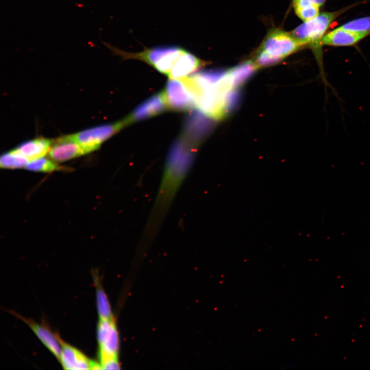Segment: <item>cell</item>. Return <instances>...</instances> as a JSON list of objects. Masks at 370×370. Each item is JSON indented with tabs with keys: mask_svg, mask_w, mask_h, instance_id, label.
Returning <instances> with one entry per match:
<instances>
[{
	"mask_svg": "<svg viewBox=\"0 0 370 370\" xmlns=\"http://www.w3.org/2000/svg\"><path fill=\"white\" fill-rule=\"evenodd\" d=\"M369 33L353 31L340 27L325 34L320 43L335 46H351L356 44Z\"/></svg>",
	"mask_w": 370,
	"mask_h": 370,
	"instance_id": "7c38bea8",
	"label": "cell"
},
{
	"mask_svg": "<svg viewBox=\"0 0 370 370\" xmlns=\"http://www.w3.org/2000/svg\"><path fill=\"white\" fill-rule=\"evenodd\" d=\"M103 44L115 55L123 60L142 61L170 79L183 78L206 65L207 62L178 46L144 47L138 52L122 50L105 42Z\"/></svg>",
	"mask_w": 370,
	"mask_h": 370,
	"instance_id": "7a4b0ae2",
	"label": "cell"
},
{
	"mask_svg": "<svg viewBox=\"0 0 370 370\" xmlns=\"http://www.w3.org/2000/svg\"><path fill=\"white\" fill-rule=\"evenodd\" d=\"M304 46L290 33L274 29L265 38L251 60L258 69L278 63Z\"/></svg>",
	"mask_w": 370,
	"mask_h": 370,
	"instance_id": "3957f363",
	"label": "cell"
},
{
	"mask_svg": "<svg viewBox=\"0 0 370 370\" xmlns=\"http://www.w3.org/2000/svg\"><path fill=\"white\" fill-rule=\"evenodd\" d=\"M25 168L31 171L44 173H50L66 169L51 159L44 157L30 161Z\"/></svg>",
	"mask_w": 370,
	"mask_h": 370,
	"instance_id": "2e32d148",
	"label": "cell"
},
{
	"mask_svg": "<svg viewBox=\"0 0 370 370\" xmlns=\"http://www.w3.org/2000/svg\"><path fill=\"white\" fill-rule=\"evenodd\" d=\"M96 284V304L100 319L113 318L111 307L107 297L102 288L99 280L94 279Z\"/></svg>",
	"mask_w": 370,
	"mask_h": 370,
	"instance_id": "9a60e30c",
	"label": "cell"
},
{
	"mask_svg": "<svg viewBox=\"0 0 370 370\" xmlns=\"http://www.w3.org/2000/svg\"><path fill=\"white\" fill-rule=\"evenodd\" d=\"M196 101V107L208 118L218 120L226 116L232 95L238 86L229 70L200 71L185 77Z\"/></svg>",
	"mask_w": 370,
	"mask_h": 370,
	"instance_id": "6da1fadb",
	"label": "cell"
},
{
	"mask_svg": "<svg viewBox=\"0 0 370 370\" xmlns=\"http://www.w3.org/2000/svg\"><path fill=\"white\" fill-rule=\"evenodd\" d=\"M125 125L123 120L102 124L73 134L76 139L88 153L98 149L106 140L120 131Z\"/></svg>",
	"mask_w": 370,
	"mask_h": 370,
	"instance_id": "8992f818",
	"label": "cell"
},
{
	"mask_svg": "<svg viewBox=\"0 0 370 370\" xmlns=\"http://www.w3.org/2000/svg\"><path fill=\"white\" fill-rule=\"evenodd\" d=\"M341 12L342 10L319 13L313 18L305 21L291 33L303 46L320 43L331 23Z\"/></svg>",
	"mask_w": 370,
	"mask_h": 370,
	"instance_id": "277c9868",
	"label": "cell"
},
{
	"mask_svg": "<svg viewBox=\"0 0 370 370\" xmlns=\"http://www.w3.org/2000/svg\"><path fill=\"white\" fill-rule=\"evenodd\" d=\"M11 312L24 322L30 328L44 346L59 361L61 347L58 338V334L53 333L45 325L39 324L32 320L25 318L14 311Z\"/></svg>",
	"mask_w": 370,
	"mask_h": 370,
	"instance_id": "8fae6325",
	"label": "cell"
},
{
	"mask_svg": "<svg viewBox=\"0 0 370 370\" xmlns=\"http://www.w3.org/2000/svg\"><path fill=\"white\" fill-rule=\"evenodd\" d=\"M29 160L15 148L4 153L0 157V166L7 169L25 168Z\"/></svg>",
	"mask_w": 370,
	"mask_h": 370,
	"instance_id": "5bb4252c",
	"label": "cell"
},
{
	"mask_svg": "<svg viewBox=\"0 0 370 370\" xmlns=\"http://www.w3.org/2000/svg\"><path fill=\"white\" fill-rule=\"evenodd\" d=\"M341 27L353 31L370 33V16L361 17L349 21Z\"/></svg>",
	"mask_w": 370,
	"mask_h": 370,
	"instance_id": "e0dca14e",
	"label": "cell"
},
{
	"mask_svg": "<svg viewBox=\"0 0 370 370\" xmlns=\"http://www.w3.org/2000/svg\"><path fill=\"white\" fill-rule=\"evenodd\" d=\"M61 347L60 362L65 369H101L100 363L87 357L80 350L64 342L58 335Z\"/></svg>",
	"mask_w": 370,
	"mask_h": 370,
	"instance_id": "9c48e42d",
	"label": "cell"
},
{
	"mask_svg": "<svg viewBox=\"0 0 370 370\" xmlns=\"http://www.w3.org/2000/svg\"><path fill=\"white\" fill-rule=\"evenodd\" d=\"M52 140L38 137L26 141L16 149L30 161L44 157L48 153Z\"/></svg>",
	"mask_w": 370,
	"mask_h": 370,
	"instance_id": "4fadbf2b",
	"label": "cell"
},
{
	"mask_svg": "<svg viewBox=\"0 0 370 370\" xmlns=\"http://www.w3.org/2000/svg\"><path fill=\"white\" fill-rule=\"evenodd\" d=\"M162 92L169 109L184 112L196 107L195 96L184 78L169 79Z\"/></svg>",
	"mask_w": 370,
	"mask_h": 370,
	"instance_id": "5b68a950",
	"label": "cell"
},
{
	"mask_svg": "<svg viewBox=\"0 0 370 370\" xmlns=\"http://www.w3.org/2000/svg\"><path fill=\"white\" fill-rule=\"evenodd\" d=\"M99 357H117L119 338L114 318L100 319L97 326Z\"/></svg>",
	"mask_w": 370,
	"mask_h": 370,
	"instance_id": "52a82bcc",
	"label": "cell"
},
{
	"mask_svg": "<svg viewBox=\"0 0 370 370\" xmlns=\"http://www.w3.org/2000/svg\"><path fill=\"white\" fill-rule=\"evenodd\" d=\"M325 0H293L292 5L294 10L304 8L312 5L321 6Z\"/></svg>",
	"mask_w": 370,
	"mask_h": 370,
	"instance_id": "ffe728a7",
	"label": "cell"
},
{
	"mask_svg": "<svg viewBox=\"0 0 370 370\" xmlns=\"http://www.w3.org/2000/svg\"><path fill=\"white\" fill-rule=\"evenodd\" d=\"M319 7L316 5H312L294 11L297 16L305 22L316 17L319 14Z\"/></svg>",
	"mask_w": 370,
	"mask_h": 370,
	"instance_id": "ac0fdd59",
	"label": "cell"
},
{
	"mask_svg": "<svg viewBox=\"0 0 370 370\" xmlns=\"http://www.w3.org/2000/svg\"><path fill=\"white\" fill-rule=\"evenodd\" d=\"M168 109L163 92L161 91L139 104L122 120L126 126L131 123L159 115Z\"/></svg>",
	"mask_w": 370,
	"mask_h": 370,
	"instance_id": "30bf717a",
	"label": "cell"
},
{
	"mask_svg": "<svg viewBox=\"0 0 370 370\" xmlns=\"http://www.w3.org/2000/svg\"><path fill=\"white\" fill-rule=\"evenodd\" d=\"M86 149L76 139L73 134L52 140L48 155L57 162H65L87 154Z\"/></svg>",
	"mask_w": 370,
	"mask_h": 370,
	"instance_id": "ba28073f",
	"label": "cell"
},
{
	"mask_svg": "<svg viewBox=\"0 0 370 370\" xmlns=\"http://www.w3.org/2000/svg\"><path fill=\"white\" fill-rule=\"evenodd\" d=\"M99 359L103 369H119L120 368L117 357H99Z\"/></svg>",
	"mask_w": 370,
	"mask_h": 370,
	"instance_id": "d6986e66",
	"label": "cell"
}]
</instances>
